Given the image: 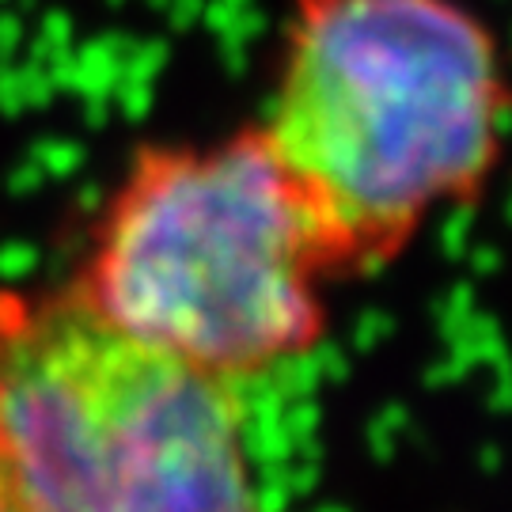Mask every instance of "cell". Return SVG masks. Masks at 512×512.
<instances>
[{
  "label": "cell",
  "mask_w": 512,
  "mask_h": 512,
  "mask_svg": "<svg viewBox=\"0 0 512 512\" xmlns=\"http://www.w3.org/2000/svg\"><path fill=\"white\" fill-rule=\"evenodd\" d=\"M315 224L262 126L152 145L118 183L73 293L129 342L243 384L327 327Z\"/></svg>",
  "instance_id": "2"
},
{
  "label": "cell",
  "mask_w": 512,
  "mask_h": 512,
  "mask_svg": "<svg viewBox=\"0 0 512 512\" xmlns=\"http://www.w3.org/2000/svg\"><path fill=\"white\" fill-rule=\"evenodd\" d=\"M509 88L456 0H293L262 122L315 224L327 277L380 270L501 152Z\"/></svg>",
  "instance_id": "1"
},
{
  "label": "cell",
  "mask_w": 512,
  "mask_h": 512,
  "mask_svg": "<svg viewBox=\"0 0 512 512\" xmlns=\"http://www.w3.org/2000/svg\"><path fill=\"white\" fill-rule=\"evenodd\" d=\"M8 512H270L239 384L129 342L80 296H0Z\"/></svg>",
  "instance_id": "3"
},
{
  "label": "cell",
  "mask_w": 512,
  "mask_h": 512,
  "mask_svg": "<svg viewBox=\"0 0 512 512\" xmlns=\"http://www.w3.org/2000/svg\"><path fill=\"white\" fill-rule=\"evenodd\" d=\"M0 512H8V509H4V501H0Z\"/></svg>",
  "instance_id": "4"
}]
</instances>
